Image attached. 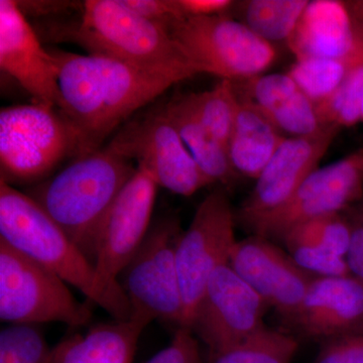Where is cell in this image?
Returning a JSON list of instances; mask_svg holds the SVG:
<instances>
[{
    "label": "cell",
    "mask_w": 363,
    "mask_h": 363,
    "mask_svg": "<svg viewBox=\"0 0 363 363\" xmlns=\"http://www.w3.org/2000/svg\"><path fill=\"white\" fill-rule=\"evenodd\" d=\"M50 52L59 70V111L77 133V157L101 149L104 140L135 112L184 81L174 74L108 57Z\"/></svg>",
    "instance_id": "1"
},
{
    "label": "cell",
    "mask_w": 363,
    "mask_h": 363,
    "mask_svg": "<svg viewBox=\"0 0 363 363\" xmlns=\"http://www.w3.org/2000/svg\"><path fill=\"white\" fill-rule=\"evenodd\" d=\"M0 240L58 274L116 321L133 318L121 285H111L65 231L30 195L0 180Z\"/></svg>",
    "instance_id": "2"
},
{
    "label": "cell",
    "mask_w": 363,
    "mask_h": 363,
    "mask_svg": "<svg viewBox=\"0 0 363 363\" xmlns=\"http://www.w3.org/2000/svg\"><path fill=\"white\" fill-rule=\"evenodd\" d=\"M136 169L128 160L101 147L77 157L28 195L94 264L95 236L100 222Z\"/></svg>",
    "instance_id": "3"
},
{
    "label": "cell",
    "mask_w": 363,
    "mask_h": 363,
    "mask_svg": "<svg viewBox=\"0 0 363 363\" xmlns=\"http://www.w3.org/2000/svg\"><path fill=\"white\" fill-rule=\"evenodd\" d=\"M59 40H71L91 55L180 76L200 74L164 26L138 16L121 0H87L78 21L57 30Z\"/></svg>",
    "instance_id": "4"
},
{
    "label": "cell",
    "mask_w": 363,
    "mask_h": 363,
    "mask_svg": "<svg viewBox=\"0 0 363 363\" xmlns=\"http://www.w3.org/2000/svg\"><path fill=\"white\" fill-rule=\"evenodd\" d=\"M77 155V133L58 108L33 102L0 111V180L39 181Z\"/></svg>",
    "instance_id": "5"
},
{
    "label": "cell",
    "mask_w": 363,
    "mask_h": 363,
    "mask_svg": "<svg viewBox=\"0 0 363 363\" xmlns=\"http://www.w3.org/2000/svg\"><path fill=\"white\" fill-rule=\"evenodd\" d=\"M169 32L200 74L224 80L240 82L257 77L277 59L271 43L229 14L181 18Z\"/></svg>",
    "instance_id": "6"
},
{
    "label": "cell",
    "mask_w": 363,
    "mask_h": 363,
    "mask_svg": "<svg viewBox=\"0 0 363 363\" xmlns=\"http://www.w3.org/2000/svg\"><path fill=\"white\" fill-rule=\"evenodd\" d=\"M180 221L164 217L152 223L133 259L118 277V283L133 307V315L184 324V303L177 266L182 238Z\"/></svg>",
    "instance_id": "7"
},
{
    "label": "cell",
    "mask_w": 363,
    "mask_h": 363,
    "mask_svg": "<svg viewBox=\"0 0 363 363\" xmlns=\"http://www.w3.org/2000/svg\"><path fill=\"white\" fill-rule=\"evenodd\" d=\"M58 274L0 240V319L11 324L60 322L79 327L90 321Z\"/></svg>",
    "instance_id": "8"
},
{
    "label": "cell",
    "mask_w": 363,
    "mask_h": 363,
    "mask_svg": "<svg viewBox=\"0 0 363 363\" xmlns=\"http://www.w3.org/2000/svg\"><path fill=\"white\" fill-rule=\"evenodd\" d=\"M106 147L128 161L135 160L157 187L174 194L188 197L212 184L162 108L126 123Z\"/></svg>",
    "instance_id": "9"
},
{
    "label": "cell",
    "mask_w": 363,
    "mask_h": 363,
    "mask_svg": "<svg viewBox=\"0 0 363 363\" xmlns=\"http://www.w3.org/2000/svg\"><path fill=\"white\" fill-rule=\"evenodd\" d=\"M230 202L225 193L216 190L205 198L182 234L177 266L184 303V327L190 328L196 310L215 269L229 264L238 240Z\"/></svg>",
    "instance_id": "10"
},
{
    "label": "cell",
    "mask_w": 363,
    "mask_h": 363,
    "mask_svg": "<svg viewBox=\"0 0 363 363\" xmlns=\"http://www.w3.org/2000/svg\"><path fill=\"white\" fill-rule=\"evenodd\" d=\"M363 200V150L318 168L290 199L248 223L255 235L281 240L291 228L324 215L340 213Z\"/></svg>",
    "instance_id": "11"
},
{
    "label": "cell",
    "mask_w": 363,
    "mask_h": 363,
    "mask_svg": "<svg viewBox=\"0 0 363 363\" xmlns=\"http://www.w3.org/2000/svg\"><path fill=\"white\" fill-rule=\"evenodd\" d=\"M269 305L229 264L215 269L190 329L213 354L264 328Z\"/></svg>",
    "instance_id": "12"
},
{
    "label": "cell",
    "mask_w": 363,
    "mask_h": 363,
    "mask_svg": "<svg viewBox=\"0 0 363 363\" xmlns=\"http://www.w3.org/2000/svg\"><path fill=\"white\" fill-rule=\"evenodd\" d=\"M157 191L154 180L143 169H136L100 222L95 236L94 266L111 285H119V274L149 233Z\"/></svg>",
    "instance_id": "13"
},
{
    "label": "cell",
    "mask_w": 363,
    "mask_h": 363,
    "mask_svg": "<svg viewBox=\"0 0 363 363\" xmlns=\"http://www.w3.org/2000/svg\"><path fill=\"white\" fill-rule=\"evenodd\" d=\"M228 264L276 310L286 325L295 316L312 281L319 277L298 267L272 240L255 234L236 242Z\"/></svg>",
    "instance_id": "14"
},
{
    "label": "cell",
    "mask_w": 363,
    "mask_h": 363,
    "mask_svg": "<svg viewBox=\"0 0 363 363\" xmlns=\"http://www.w3.org/2000/svg\"><path fill=\"white\" fill-rule=\"evenodd\" d=\"M339 131L335 126L327 125L314 135L286 138L235 213L236 221L245 227L288 201L301 184L319 168L318 164Z\"/></svg>",
    "instance_id": "15"
},
{
    "label": "cell",
    "mask_w": 363,
    "mask_h": 363,
    "mask_svg": "<svg viewBox=\"0 0 363 363\" xmlns=\"http://www.w3.org/2000/svg\"><path fill=\"white\" fill-rule=\"evenodd\" d=\"M0 67L33 102L60 109L58 66L16 0H0Z\"/></svg>",
    "instance_id": "16"
},
{
    "label": "cell",
    "mask_w": 363,
    "mask_h": 363,
    "mask_svg": "<svg viewBox=\"0 0 363 363\" xmlns=\"http://www.w3.org/2000/svg\"><path fill=\"white\" fill-rule=\"evenodd\" d=\"M286 326L319 343L363 333L362 281L353 276L318 277Z\"/></svg>",
    "instance_id": "17"
},
{
    "label": "cell",
    "mask_w": 363,
    "mask_h": 363,
    "mask_svg": "<svg viewBox=\"0 0 363 363\" xmlns=\"http://www.w3.org/2000/svg\"><path fill=\"white\" fill-rule=\"evenodd\" d=\"M288 44L296 60H337L352 67L363 65V33L345 1H310Z\"/></svg>",
    "instance_id": "18"
},
{
    "label": "cell",
    "mask_w": 363,
    "mask_h": 363,
    "mask_svg": "<svg viewBox=\"0 0 363 363\" xmlns=\"http://www.w3.org/2000/svg\"><path fill=\"white\" fill-rule=\"evenodd\" d=\"M243 82L242 94L264 112L269 121L290 138L314 135L325 128L316 104L288 73L257 76ZM327 126V125H326Z\"/></svg>",
    "instance_id": "19"
},
{
    "label": "cell",
    "mask_w": 363,
    "mask_h": 363,
    "mask_svg": "<svg viewBox=\"0 0 363 363\" xmlns=\"http://www.w3.org/2000/svg\"><path fill=\"white\" fill-rule=\"evenodd\" d=\"M150 323L147 318L133 315L128 321L98 325L59 344L48 363H131L138 339Z\"/></svg>",
    "instance_id": "20"
},
{
    "label": "cell",
    "mask_w": 363,
    "mask_h": 363,
    "mask_svg": "<svg viewBox=\"0 0 363 363\" xmlns=\"http://www.w3.org/2000/svg\"><path fill=\"white\" fill-rule=\"evenodd\" d=\"M238 101L227 152L236 175L257 180L286 138L252 101L240 95Z\"/></svg>",
    "instance_id": "21"
},
{
    "label": "cell",
    "mask_w": 363,
    "mask_h": 363,
    "mask_svg": "<svg viewBox=\"0 0 363 363\" xmlns=\"http://www.w3.org/2000/svg\"><path fill=\"white\" fill-rule=\"evenodd\" d=\"M164 111L176 126L196 164L212 184L229 185L236 178L225 145L215 140L196 116L185 95L173 98Z\"/></svg>",
    "instance_id": "22"
},
{
    "label": "cell",
    "mask_w": 363,
    "mask_h": 363,
    "mask_svg": "<svg viewBox=\"0 0 363 363\" xmlns=\"http://www.w3.org/2000/svg\"><path fill=\"white\" fill-rule=\"evenodd\" d=\"M308 0H248L241 4L243 21L267 42H279L292 37L304 13Z\"/></svg>",
    "instance_id": "23"
},
{
    "label": "cell",
    "mask_w": 363,
    "mask_h": 363,
    "mask_svg": "<svg viewBox=\"0 0 363 363\" xmlns=\"http://www.w3.org/2000/svg\"><path fill=\"white\" fill-rule=\"evenodd\" d=\"M297 339L284 332L259 329L213 354H207L208 363H291L297 353Z\"/></svg>",
    "instance_id": "24"
},
{
    "label": "cell",
    "mask_w": 363,
    "mask_h": 363,
    "mask_svg": "<svg viewBox=\"0 0 363 363\" xmlns=\"http://www.w3.org/2000/svg\"><path fill=\"white\" fill-rule=\"evenodd\" d=\"M186 96L203 125L227 149L240 102L233 81L221 79L212 89Z\"/></svg>",
    "instance_id": "25"
},
{
    "label": "cell",
    "mask_w": 363,
    "mask_h": 363,
    "mask_svg": "<svg viewBox=\"0 0 363 363\" xmlns=\"http://www.w3.org/2000/svg\"><path fill=\"white\" fill-rule=\"evenodd\" d=\"M363 65L348 72L330 96L316 104L318 116L324 126L351 128L362 121Z\"/></svg>",
    "instance_id": "26"
},
{
    "label": "cell",
    "mask_w": 363,
    "mask_h": 363,
    "mask_svg": "<svg viewBox=\"0 0 363 363\" xmlns=\"http://www.w3.org/2000/svg\"><path fill=\"white\" fill-rule=\"evenodd\" d=\"M353 68L355 67L337 60L303 59L296 60L288 74L305 94L318 104L330 96Z\"/></svg>",
    "instance_id": "27"
},
{
    "label": "cell",
    "mask_w": 363,
    "mask_h": 363,
    "mask_svg": "<svg viewBox=\"0 0 363 363\" xmlns=\"http://www.w3.org/2000/svg\"><path fill=\"white\" fill-rule=\"evenodd\" d=\"M52 351L33 324H11L0 332V363H48Z\"/></svg>",
    "instance_id": "28"
},
{
    "label": "cell",
    "mask_w": 363,
    "mask_h": 363,
    "mask_svg": "<svg viewBox=\"0 0 363 363\" xmlns=\"http://www.w3.org/2000/svg\"><path fill=\"white\" fill-rule=\"evenodd\" d=\"M286 235L309 241L346 257L350 243V221L344 211L324 215L298 224L291 228L283 238Z\"/></svg>",
    "instance_id": "29"
},
{
    "label": "cell",
    "mask_w": 363,
    "mask_h": 363,
    "mask_svg": "<svg viewBox=\"0 0 363 363\" xmlns=\"http://www.w3.org/2000/svg\"><path fill=\"white\" fill-rule=\"evenodd\" d=\"M281 241L296 264L306 272L319 277L351 276L346 257L293 236L286 235Z\"/></svg>",
    "instance_id": "30"
},
{
    "label": "cell",
    "mask_w": 363,
    "mask_h": 363,
    "mask_svg": "<svg viewBox=\"0 0 363 363\" xmlns=\"http://www.w3.org/2000/svg\"><path fill=\"white\" fill-rule=\"evenodd\" d=\"M147 363H208L199 341L188 327H178L171 343Z\"/></svg>",
    "instance_id": "31"
},
{
    "label": "cell",
    "mask_w": 363,
    "mask_h": 363,
    "mask_svg": "<svg viewBox=\"0 0 363 363\" xmlns=\"http://www.w3.org/2000/svg\"><path fill=\"white\" fill-rule=\"evenodd\" d=\"M320 344L313 363H363V333L341 336Z\"/></svg>",
    "instance_id": "32"
},
{
    "label": "cell",
    "mask_w": 363,
    "mask_h": 363,
    "mask_svg": "<svg viewBox=\"0 0 363 363\" xmlns=\"http://www.w3.org/2000/svg\"><path fill=\"white\" fill-rule=\"evenodd\" d=\"M350 225V243L346 260L351 272L363 283V200L344 210Z\"/></svg>",
    "instance_id": "33"
},
{
    "label": "cell",
    "mask_w": 363,
    "mask_h": 363,
    "mask_svg": "<svg viewBox=\"0 0 363 363\" xmlns=\"http://www.w3.org/2000/svg\"><path fill=\"white\" fill-rule=\"evenodd\" d=\"M124 6L138 16L169 30L182 16L176 0H121Z\"/></svg>",
    "instance_id": "34"
},
{
    "label": "cell",
    "mask_w": 363,
    "mask_h": 363,
    "mask_svg": "<svg viewBox=\"0 0 363 363\" xmlns=\"http://www.w3.org/2000/svg\"><path fill=\"white\" fill-rule=\"evenodd\" d=\"M234 4L235 2L230 0H176L182 18L228 14Z\"/></svg>",
    "instance_id": "35"
},
{
    "label": "cell",
    "mask_w": 363,
    "mask_h": 363,
    "mask_svg": "<svg viewBox=\"0 0 363 363\" xmlns=\"http://www.w3.org/2000/svg\"><path fill=\"white\" fill-rule=\"evenodd\" d=\"M18 2L21 11L26 18L28 16H37V14L62 13L72 6L70 2Z\"/></svg>",
    "instance_id": "36"
},
{
    "label": "cell",
    "mask_w": 363,
    "mask_h": 363,
    "mask_svg": "<svg viewBox=\"0 0 363 363\" xmlns=\"http://www.w3.org/2000/svg\"><path fill=\"white\" fill-rule=\"evenodd\" d=\"M346 6L351 14H352L353 18H354L355 23L358 28H359L360 32L363 33V0H352V1H345Z\"/></svg>",
    "instance_id": "37"
},
{
    "label": "cell",
    "mask_w": 363,
    "mask_h": 363,
    "mask_svg": "<svg viewBox=\"0 0 363 363\" xmlns=\"http://www.w3.org/2000/svg\"><path fill=\"white\" fill-rule=\"evenodd\" d=\"M362 121H363V107H362Z\"/></svg>",
    "instance_id": "38"
}]
</instances>
